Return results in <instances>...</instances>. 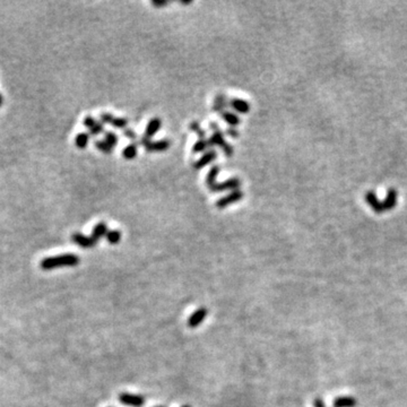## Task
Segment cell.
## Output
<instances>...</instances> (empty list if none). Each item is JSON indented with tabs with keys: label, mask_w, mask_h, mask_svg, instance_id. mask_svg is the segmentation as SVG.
I'll return each instance as SVG.
<instances>
[{
	"label": "cell",
	"mask_w": 407,
	"mask_h": 407,
	"mask_svg": "<svg viewBox=\"0 0 407 407\" xmlns=\"http://www.w3.org/2000/svg\"><path fill=\"white\" fill-rule=\"evenodd\" d=\"M365 200H367V203L370 205V207H371L373 211H375L376 213L381 214L386 211H390V209H393L395 206H396L397 191L395 190L394 188L388 189L387 196H386L385 200H382V201L378 199V197L376 196L375 192L369 191L365 194Z\"/></svg>",
	"instance_id": "6da1fadb"
},
{
	"label": "cell",
	"mask_w": 407,
	"mask_h": 407,
	"mask_svg": "<svg viewBox=\"0 0 407 407\" xmlns=\"http://www.w3.org/2000/svg\"><path fill=\"white\" fill-rule=\"evenodd\" d=\"M80 264V258L74 253L60 254L56 257H49L41 261V268L44 270H50L58 268V267H73Z\"/></svg>",
	"instance_id": "7a4b0ae2"
},
{
	"label": "cell",
	"mask_w": 407,
	"mask_h": 407,
	"mask_svg": "<svg viewBox=\"0 0 407 407\" xmlns=\"http://www.w3.org/2000/svg\"><path fill=\"white\" fill-rule=\"evenodd\" d=\"M211 128L214 131L212 137L207 139V143H208V147L211 146H219L221 147L222 150H223L225 156H228V158H231L233 155V147L230 145V144L225 141L223 133L220 130L219 126L216 125V123L212 122L211 123Z\"/></svg>",
	"instance_id": "3957f363"
},
{
	"label": "cell",
	"mask_w": 407,
	"mask_h": 407,
	"mask_svg": "<svg viewBox=\"0 0 407 407\" xmlns=\"http://www.w3.org/2000/svg\"><path fill=\"white\" fill-rule=\"evenodd\" d=\"M139 145L143 146L147 152H164L168 150V147H170V142L166 141V139L159 142H152L151 139H147L143 136L141 142H139Z\"/></svg>",
	"instance_id": "277c9868"
},
{
	"label": "cell",
	"mask_w": 407,
	"mask_h": 407,
	"mask_svg": "<svg viewBox=\"0 0 407 407\" xmlns=\"http://www.w3.org/2000/svg\"><path fill=\"white\" fill-rule=\"evenodd\" d=\"M241 186V181L238 179V178H231L229 180L224 181V182H220V183H215L214 186L209 187V190L212 192H223L226 190H238V189L240 188Z\"/></svg>",
	"instance_id": "5b68a950"
},
{
	"label": "cell",
	"mask_w": 407,
	"mask_h": 407,
	"mask_svg": "<svg viewBox=\"0 0 407 407\" xmlns=\"http://www.w3.org/2000/svg\"><path fill=\"white\" fill-rule=\"evenodd\" d=\"M119 401H120L121 404L131 406V407H142L146 403V400L141 395H133V394H127L122 393L119 396Z\"/></svg>",
	"instance_id": "8992f818"
},
{
	"label": "cell",
	"mask_w": 407,
	"mask_h": 407,
	"mask_svg": "<svg viewBox=\"0 0 407 407\" xmlns=\"http://www.w3.org/2000/svg\"><path fill=\"white\" fill-rule=\"evenodd\" d=\"M242 198H244V192L238 189V190H234L231 192V194H229L228 196H225L223 197V198H221L220 200H217L216 207H219L220 209L226 208L228 206H230V205L240 201Z\"/></svg>",
	"instance_id": "52a82bcc"
},
{
	"label": "cell",
	"mask_w": 407,
	"mask_h": 407,
	"mask_svg": "<svg viewBox=\"0 0 407 407\" xmlns=\"http://www.w3.org/2000/svg\"><path fill=\"white\" fill-rule=\"evenodd\" d=\"M100 119L102 123H110L118 129H125L128 126V120L126 118H116L110 113H102Z\"/></svg>",
	"instance_id": "ba28073f"
},
{
	"label": "cell",
	"mask_w": 407,
	"mask_h": 407,
	"mask_svg": "<svg viewBox=\"0 0 407 407\" xmlns=\"http://www.w3.org/2000/svg\"><path fill=\"white\" fill-rule=\"evenodd\" d=\"M84 126L88 129L89 136H97L104 131L103 123L96 121L95 119L90 116H87L84 119Z\"/></svg>",
	"instance_id": "9c48e42d"
},
{
	"label": "cell",
	"mask_w": 407,
	"mask_h": 407,
	"mask_svg": "<svg viewBox=\"0 0 407 407\" xmlns=\"http://www.w3.org/2000/svg\"><path fill=\"white\" fill-rule=\"evenodd\" d=\"M72 240L75 242L77 245H80L81 248H84V249L93 248V246H95L97 244V241L94 240L92 236L87 237L81 233H74L72 236Z\"/></svg>",
	"instance_id": "30bf717a"
},
{
	"label": "cell",
	"mask_w": 407,
	"mask_h": 407,
	"mask_svg": "<svg viewBox=\"0 0 407 407\" xmlns=\"http://www.w3.org/2000/svg\"><path fill=\"white\" fill-rule=\"evenodd\" d=\"M207 314H208V310L206 309V308H199L198 310H196L194 314H192L190 317H189V319H188V322H187V324H188V326L190 327V328H196V327H198L199 325L204 322L205 320V318H206L207 317Z\"/></svg>",
	"instance_id": "8fae6325"
},
{
	"label": "cell",
	"mask_w": 407,
	"mask_h": 407,
	"mask_svg": "<svg viewBox=\"0 0 407 407\" xmlns=\"http://www.w3.org/2000/svg\"><path fill=\"white\" fill-rule=\"evenodd\" d=\"M216 158H217V153L214 150H209L207 152H205V154H203V156H201L198 161H196L194 163V168H196V170H200V168L208 165L209 163H212L214 160H216Z\"/></svg>",
	"instance_id": "7c38bea8"
},
{
	"label": "cell",
	"mask_w": 407,
	"mask_h": 407,
	"mask_svg": "<svg viewBox=\"0 0 407 407\" xmlns=\"http://www.w3.org/2000/svg\"><path fill=\"white\" fill-rule=\"evenodd\" d=\"M161 126H162L161 119H159V118L152 119V120L149 122V125H147V128H146L145 134H144V137H146L147 139H151L153 136L158 134V131L161 129Z\"/></svg>",
	"instance_id": "4fadbf2b"
},
{
	"label": "cell",
	"mask_w": 407,
	"mask_h": 407,
	"mask_svg": "<svg viewBox=\"0 0 407 407\" xmlns=\"http://www.w3.org/2000/svg\"><path fill=\"white\" fill-rule=\"evenodd\" d=\"M229 105L239 113L245 114L250 111V104L246 101L242 100V98H232V100L230 101Z\"/></svg>",
	"instance_id": "5bb4252c"
},
{
	"label": "cell",
	"mask_w": 407,
	"mask_h": 407,
	"mask_svg": "<svg viewBox=\"0 0 407 407\" xmlns=\"http://www.w3.org/2000/svg\"><path fill=\"white\" fill-rule=\"evenodd\" d=\"M228 105H229V103H228V98H226V96L224 95V94H219V95H216V97H215V102H214L213 110L215 111V112L223 113L224 109Z\"/></svg>",
	"instance_id": "9a60e30c"
},
{
	"label": "cell",
	"mask_w": 407,
	"mask_h": 407,
	"mask_svg": "<svg viewBox=\"0 0 407 407\" xmlns=\"http://www.w3.org/2000/svg\"><path fill=\"white\" fill-rule=\"evenodd\" d=\"M106 233H108V228H106V224L103 223V222H101V223H97L95 225V228L93 229L92 238L95 241H98V240H101L103 237H105Z\"/></svg>",
	"instance_id": "2e32d148"
},
{
	"label": "cell",
	"mask_w": 407,
	"mask_h": 407,
	"mask_svg": "<svg viewBox=\"0 0 407 407\" xmlns=\"http://www.w3.org/2000/svg\"><path fill=\"white\" fill-rule=\"evenodd\" d=\"M356 400L353 397H338L332 403L334 407H355Z\"/></svg>",
	"instance_id": "e0dca14e"
},
{
	"label": "cell",
	"mask_w": 407,
	"mask_h": 407,
	"mask_svg": "<svg viewBox=\"0 0 407 407\" xmlns=\"http://www.w3.org/2000/svg\"><path fill=\"white\" fill-rule=\"evenodd\" d=\"M89 142V134L88 133H80L77 134L75 138V144L77 146V149L84 150L87 147Z\"/></svg>",
	"instance_id": "ac0fdd59"
},
{
	"label": "cell",
	"mask_w": 407,
	"mask_h": 407,
	"mask_svg": "<svg viewBox=\"0 0 407 407\" xmlns=\"http://www.w3.org/2000/svg\"><path fill=\"white\" fill-rule=\"evenodd\" d=\"M222 118H223V120L229 123L230 126H232L236 128V126H238L240 123V118L237 116L236 113L233 112H229V111H224L223 113H222Z\"/></svg>",
	"instance_id": "d6986e66"
},
{
	"label": "cell",
	"mask_w": 407,
	"mask_h": 407,
	"mask_svg": "<svg viewBox=\"0 0 407 407\" xmlns=\"http://www.w3.org/2000/svg\"><path fill=\"white\" fill-rule=\"evenodd\" d=\"M219 172H220V166L219 165L213 166L211 170H209V172L206 175V184H207L208 188L214 186V184L217 182L216 178H217V175H219Z\"/></svg>",
	"instance_id": "ffe728a7"
},
{
	"label": "cell",
	"mask_w": 407,
	"mask_h": 407,
	"mask_svg": "<svg viewBox=\"0 0 407 407\" xmlns=\"http://www.w3.org/2000/svg\"><path fill=\"white\" fill-rule=\"evenodd\" d=\"M137 152H138V147L135 143H133L122 151V156L126 160H134L136 156H137Z\"/></svg>",
	"instance_id": "44dd1931"
},
{
	"label": "cell",
	"mask_w": 407,
	"mask_h": 407,
	"mask_svg": "<svg viewBox=\"0 0 407 407\" xmlns=\"http://www.w3.org/2000/svg\"><path fill=\"white\" fill-rule=\"evenodd\" d=\"M106 240H108L109 244H117L118 242H120L121 240V232L117 231V230H112V231H108L106 233Z\"/></svg>",
	"instance_id": "7402d4cb"
},
{
	"label": "cell",
	"mask_w": 407,
	"mask_h": 407,
	"mask_svg": "<svg viewBox=\"0 0 407 407\" xmlns=\"http://www.w3.org/2000/svg\"><path fill=\"white\" fill-rule=\"evenodd\" d=\"M208 149V143L207 139H198V142H196V144L192 147V152L195 154H199L201 152H205Z\"/></svg>",
	"instance_id": "603a6c76"
},
{
	"label": "cell",
	"mask_w": 407,
	"mask_h": 407,
	"mask_svg": "<svg viewBox=\"0 0 407 407\" xmlns=\"http://www.w3.org/2000/svg\"><path fill=\"white\" fill-rule=\"evenodd\" d=\"M94 145H95V147L97 150H100L101 152H103L104 154H111L112 153V147H111L108 143H106L105 141H95V143H94Z\"/></svg>",
	"instance_id": "cb8c5ba5"
},
{
	"label": "cell",
	"mask_w": 407,
	"mask_h": 407,
	"mask_svg": "<svg viewBox=\"0 0 407 407\" xmlns=\"http://www.w3.org/2000/svg\"><path fill=\"white\" fill-rule=\"evenodd\" d=\"M190 129L194 131V133L198 135L199 139H206V133L203 130V128H201L198 122H196V121L192 122L190 125Z\"/></svg>",
	"instance_id": "d4e9b609"
},
{
	"label": "cell",
	"mask_w": 407,
	"mask_h": 407,
	"mask_svg": "<svg viewBox=\"0 0 407 407\" xmlns=\"http://www.w3.org/2000/svg\"><path fill=\"white\" fill-rule=\"evenodd\" d=\"M104 141L109 144V145L112 147L116 146L117 144H118V136L114 134V133H112V131H108V133H105V137H104Z\"/></svg>",
	"instance_id": "484cf974"
},
{
	"label": "cell",
	"mask_w": 407,
	"mask_h": 407,
	"mask_svg": "<svg viewBox=\"0 0 407 407\" xmlns=\"http://www.w3.org/2000/svg\"><path fill=\"white\" fill-rule=\"evenodd\" d=\"M168 3H170L168 0H153V1H152V5L155 7H159V8L165 7L168 5Z\"/></svg>",
	"instance_id": "4316f807"
},
{
	"label": "cell",
	"mask_w": 407,
	"mask_h": 407,
	"mask_svg": "<svg viewBox=\"0 0 407 407\" xmlns=\"http://www.w3.org/2000/svg\"><path fill=\"white\" fill-rule=\"evenodd\" d=\"M123 135H125V137L131 139V141H136V139H137V134H135L134 131L130 129H126L123 131Z\"/></svg>",
	"instance_id": "83f0119b"
},
{
	"label": "cell",
	"mask_w": 407,
	"mask_h": 407,
	"mask_svg": "<svg viewBox=\"0 0 407 407\" xmlns=\"http://www.w3.org/2000/svg\"><path fill=\"white\" fill-rule=\"evenodd\" d=\"M226 134H228L230 137L232 138H237L238 136H239V131H238L234 127H230V128L226 130Z\"/></svg>",
	"instance_id": "f1b7e54d"
},
{
	"label": "cell",
	"mask_w": 407,
	"mask_h": 407,
	"mask_svg": "<svg viewBox=\"0 0 407 407\" xmlns=\"http://www.w3.org/2000/svg\"><path fill=\"white\" fill-rule=\"evenodd\" d=\"M314 406L315 407H326L325 406V403L322 400V398H316L315 402H314Z\"/></svg>",
	"instance_id": "f546056e"
},
{
	"label": "cell",
	"mask_w": 407,
	"mask_h": 407,
	"mask_svg": "<svg viewBox=\"0 0 407 407\" xmlns=\"http://www.w3.org/2000/svg\"><path fill=\"white\" fill-rule=\"evenodd\" d=\"M181 5H190V3H192V1L190 0V1H179Z\"/></svg>",
	"instance_id": "4dcf8cb0"
},
{
	"label": "cell",
	"mask_w": 407,
	"mask_h": 407,
	"mask_svg": "<svg viewBox=\"0 0 407 407\" xmlns=\"http://www.w3.org/2000/svg\"><path fill=\"white\" fill-rule=\"evenodd\" d=\"M2 103H3V96L0 94V106L2 105Z\"/></svg>",
	"instance_id": "1f68e13d"
},
{
	"label": "cell",
	"mask_w": 407,
	"mask_h": 407,
	"mask_svg": "<svg viewBox=\"0 0 407 407\" xmlns=\"http://www.w3.org/2000/svg\"><path fill=\"white\" fill-rule=\"evenodd\" d=\"M182 407H190V406H189V405H183Z\"/></svg>",
	"instance_id": "d6a6232c"
},
{
	"label": "cell",
	"mask_w": 407,
	"mask_h": 407,
	"mask_svg": "<svg viewBox=\"0 0 407 407\" xmlns=\"http://www.w3.org/2000/svg\"><path fill=\"white\" fill-rule=\"evenodd\" d=\"M156 407H164V406H156Z\"/></svg>",
	"instance_id": "836d02e7"
}]
</instances>
